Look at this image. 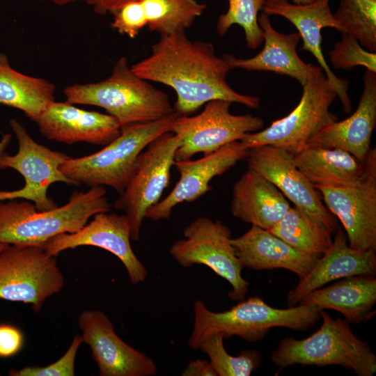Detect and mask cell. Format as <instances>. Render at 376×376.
I'll return each instance as SVG.
<instances>
[{
  "label": "cell",
  "instance_id": "8d00e7d4",
  "mask_svg": "<svg viewBox=\"0 0 376 376\" xmlns=\"http://www.w3.org/2000/svg\"><path fill=\"white\" fill-rule=\"evenodd\" d=\"M134 0H88L87 3L93 7L97 15H113L126 3Z\"/></svg>",
  "mask_w": 376,
  "mask_h": 376
},
{
  "label": "cell",
  "instance_id": "cb8c5ba5",
  "mask_svg": "<svg viewBox=\"0 0 376 376\" xmlns=\"http://www.w3.org/2000/svg\"><path fill=\"white\" fill-rule=\"evenodd\" d=\"M236 255L244 267L254 270L281 268L299 280L313 268L320 257L300 251L268 230L251 225L241 236L231 238Z\"/></svg>",
  "mask_w": 376,
  "mask_h": 376
},
{
  "label": "cell",
  "instance_id": "836d02e7",
  "mask_svg": "<svg viewBox=\"0 0 376 376\" xmlns=\"http://www.w3.org/2000/svg\"><path fill=\"white\" fill-rule=\"evenodd\" d=\"M81 336L76 334L66 352L56 361L47 366H26L20 370H10L13 376H74L75 359L81 344Z\"/></svg>",
  "mask_w": 376,
  "mask_h": 376
},
{
  "label": "cell",
  "instance_id": "d6a6232c",
  "mask_svg": "<svg viewBox=\"0 0 376 376\" xmlns=\"http://www.w3.org/2000/svg\"><path fill=\"white\" fill-rule=\"evenodd\" d=\"M329 61L336 69L352 70L357 66H363L376 72V54L366 50L347 33H343L341 40L330 51Z\"/></svg>",
  "mask_w": 376,
  "mask_h": 376
},
{
  "label": "cell",
  "instance_id": "2e32d148",
  "mask_svg": "<svg viewBox=\"0 0 376 376\" xmlns=\"http://www.w3.org/2000/svg\"><path fill=\"white\" fill-rule=\"evenodd\" d=\"M83 343L91 350L100 376H152L155 361L145 353L124 342L112 322L102 311L84 310L78 318Z\"/></svg>",
  "mask_w": 376,
  "mask_h": 376
},
{
  "label": "cell",
  "instance_id": "7402d4cb",
  "mask_svg": "<svg viewBox=\"0 0 376 376\" xmlns=\"http://www.w3.org/2000/svg\"><path fill=\"white\" fill-rule=\"evenodd\" d=\"M205 8L197 0H134L120 8L118 20L132 39L143 28L161 36L185 31Z\"/></svg>",
  "mask_w": 376,
  "mask_h": 376
},
{
  "label": "cell",
  "instance_id": "8fae6325",
  "mask_svg": "<svg viewBox=\"0 0 376 376\" xmlns=\"http://www.w3.org/2000/svg\"><path fill=\"white\" fill-rule=\"evenodd\" d=\"M180 139L169 132L152 141L138 157L134 170L114 208L125 212L131 240L140 238V230L148 210L160 201L167 187Z\"/></svg>",
  "mask_w": 376,
  "mask_h": 376
},
{
  "label": "cell",
  "instance_id": "f1b7e54d",
  "mask_svg": "<svg viewBox=\"0 0 376 376\" xmlns=\"http://www.w3.org/2000/svg\"><path fill=\"white\" fill-rule=\"evenodd\" d=\"M268 230L292 247L318 257L332 243V233L295 206H290L284 217Z\"/></svg>",
  "mask_w": 376,
  "mask_h": 376
},
{
  "label": "cell",
  "instance_id": "8992f818",
  "mask_svg": "<svg viewBox=\"0 0 376 376\" xmlns=\"http://www.w3.org/2000/svg\"><path fill=\"white\" fill-rule=\"evenodd\" d=\"M178 116L175 112L155 121L124 127L102 150L81 157H70L60 169L76 185L107 186L120 194L141 152L158 136L171 132Z\"/></svg>",
  "mask_w": 376,
  "mask_h": 376
},
{
  "label": "cell",
  "instance_id": "52a82bcc",
  "mask_svg": "<svg viewBox=\"0 0 376 376\" xmlns=\"http://www.w3.org/2000/svg\"><path fill=\"white\" fill-rule=\"evenodd\" d=\"M302 87L300 100L290 113L263 130L246 134L240 141L248 148L269 145L294 155L327 123L337 120L329 111L336 93L323 72L311 77Z\"/></svg>",
  "mask_w": 376,
  "mask_h": 376
},
{
  "label": "cell",
  "instance_id": "4fadbf2b",
  "mask_svg": "<svg viewBox=\"0 0 376 376\" xmlns=\"http://www.w3.org/2000/svg\"><path fill=\"white\" fill-rule=\"evenodd\" d=\"M359 180L346 186H317L329 212L341 222L349 245L376 251V149L363 160Z\"/></svg>",
  "mask_w": 376,
  "mask_h": 376
},
{
  "label": "cell",
  "instance_id": "60d3db41",
  "mask_svg": "<svg viewBox=\"0 0 376 376\" xmlns=\"http://www.w3.org/2000/svg\"><path fill=\"white\" fill-rule=\"evenodd\" d=\"M10 244L0 243V252L7 248Z\"/></svg>",
  "mask_w": 376,
  "mask_h": 376
},
{
  "label": "cell",
  "instance_id": "7c38bea8",
  "mask_svg": "<svg viewBox=\"0 0 376 376\" xmlns=\"http://www.w3.org/2000/svg\"><path fill=\"white\" fill-rule=\"evenodd\" d=\"M231 104L224 100H213L207 102L198 115H178L171 130L180 141L175 159H190L198 152L210 154L263 127L264 121L260 117L232 114Z\"/></svg>",
  "mask_w": 376,
  "mask_h": 376
},
{
  "label": "cell",
  "instance_id": "74e56055",
  "mask_svg": "<svg viewBox=\"0 0 376 376\" xmlns=\"http://www.w3.org/2000/svg\"><path fill=\"white\" fill-rule=\"evenodd\" d=\"M12 134L6 133L3 134L0 140V155L5 152L8 146H9L11 139Z\"/></svg>",
  "mask_w": 376,
  "mask_h": 376
},
{
  "label": "cell",
  "instance_id": "d4e9b609",
  "mask_svg": "<svg viewBox=\"0 0 376 376\" xmlns=\"http://www.w3.org/2000/svg\"><path fill=\"white\" fill-rule=\"evenodd\" d=\"M290 207L279 189L252 169H249L233 185L230 211L244 222L269 230Z\"/></svg>",
  "mask_w": 376,
  "mask_h": 376
},
{
  "label": "cell",
  "instance_id": "ab89813d",
  "mask_svg": "<svg viewBox=\"0 0 376 376\" xmlns=\"http://www.w3.org/2000/svg\"><path fill=\"white\" fill-rule=\"evenodd\" d=\"M316 1L318 0H292V3L295 4H308Z\"/></svg>",
  "mask_w": 376,
  "mask_h": 376
},
{
  "label": "cell",
  "instance_id": "ffe728a7",
  "mask_svg": "<svg viewBox=\"0 0 376 376\" xmlns=\"http://www.w3.org/2000/svg\"><path fill=\"white\" fill-rule=\"evenodd\" d=\"M258 24L263 31V49L249 58L222 54L231 69L272 72L295 79L301 86L311 77L323 72L320 66L306 63L299 56L297 47L301 37L298 32L286 34L277 31L272 26L269 15L263 11L258 16Z\"/></svg>",
  "mask_w": 376,
  "mask_h": 376
},
{
  "label": "cell",
  "instance_id": "3957f363",
  "mask_svg": "<svg viewBox=\"0 0 376 376\" xmlns=\"http://www.w3.org/2000/svg\"><path fill=\"white\" fill-rule=\"evenodd\" d=\"M111 207L103 186L75 191L67 203L50 210L39 211L29 201H1L0 243L40 246L59 234L77 232L95 214L109 212Z\"/></svg>",
  "mask_w": 376,
  "mask_h": 376
},
{
  "label": "cell",
  "instance_id": "e0dca14e",
  "mask_svg": "<svg viewBox=\"0 0 376 376\" xmlns=\"http://www.w3.org/2000/svg\"><path fill=\"white\" fill-rule=\"evenodd\" d=\"M248 150L240 141H236L196 160H175L173 166L180 173L178 182L166 197L148 210L146 218L167 219L177 205L193 202L203 196L211 190V180L244 159Z\"/></svg>",
  "mask_w": 376,
  "mask_h": 376
},
{
  "label": "cell",
  "instance_id": "5b68a950",
  "mask_svg": "<svg viewBox=\"0 0 376 376\" xmlns=\"http://www.w3.org/2000/svg\"><path fill=\"white\" fill-rule=\"evenodd\" d=\"M322 323L310 336L304 339L287 337L272 352L271 360L279 369L295 364L325 366L336 365L352 369L359 376L376 373V355L368 342L359 339L350 323L338 317L334 319L324 310Z\"/></svg>",
  "mask_w": 376,
  "mask_h": 376
},
{
  "label": "cell",
  "instance_id": "ac0fdd59",
  "mask_svg": "<svg viewBox=\"0 0 376 376\" xmlns=\"http://www.w3.org/2000/svg\"><path fill=\"white\" fill-rule=\"evenodd\" d=\"M330 0H318L308 4H295L288 0H266L263 12L268 15H280L290 22L297 29L303 42L301 50L310 52L333 84L345 113L352 110V102L347 93L348 82L338 78L331 70L322 49L321 30L329 27L342 33V29L334 17Z\"/></svg>",
  "mask_w": 376,
  "mask_h": 376
},
{
  "label": "cell",
  "instance_id": "277c9868",
  "mask_svg": "<svg viewBox=\"0 0 376 376\" xmlns=\"http://www.w3.org/2000/svg\"><path fill=\"white\" fill-rule=\"evenodd\" d=\"M194 324L188 345L194 350L210 336L224 338L237 336L248 342L262 340L273 327L307 330L321 318L320 309L299 304L281 309L267 304L258 297L238 301L230 309L214 312L197 299L194 304Z\"/></svg>",
  "mask_w": 376,
  "mask_h": 376
},
{
  "label": "cell",
  "instance_id": "f546056e",
  "mask_svg": "<svg viewBox=\"0 0 376 376\" xmlns=\"http://www.w3.org/2000/svg\"><path fill=\"white\" fill-rule=\"evenodd\" d=\"M342 33L356 38L370 52H376V0H340L334 14Z\"/></svg>",
  "mask_w": 376,
  "mask_h": 376
},
{
  "label": "cell",
  "instance_id": "4316f807",
  "mask_svg": "<svg viewBox=\"0 0 376 376\" xmlns=\"http://www.w3.org/2000/svg\"><path fill=\"white\" fill-rule=\"evenodd\" d=\"M293 161L314 187L352 185L364 170L363 161L345 150L308 143L293 155Z\"/></svg>",
  "mask_w": 376,
  "mask_h": 376
},
{
  "label": "cell",
  "instance_id": "1f68e13d",
  "mask_svg": "<svg viewBox=\"0 0 376 376\" xmlns=\"http://www.w3.org/2000/svg\"><path fill=\"white\" fill-rule=\"evenodd\" d=\"M224 338L215 334L205 339L198 350L210 359L217 376H249L260 366L262 356L258 350H243L237 356H232L226 350Z\"/></svg>",
  "mask_w": 376,
  "mask_h": 376
},
{
  "label": "cell",
  "instance_id": "5bb4252c",
  "mask_svg": "<svg viewBox=\"0 0 376 376\" xmlns=\"http://www.w3.org/2000/svg\"><path fill=\"white\" fill-rule=\"evenodd\" d=\"M248 167L274 185L294 206L315 219L331 233L337 227L333 214L322 201L318 190L298 169L293 155L269 145L249 148L245 158Z\"/></svg>",
  "mask_w": 376,
  "mask_h": 376
},
{
  "label": "cell",
  "instance_id": "d6986e66",
  "mask_svg": "<svg viewBox=\"0 0 376 376\" xmlns=\"http://www.w3.org/2000/svg\"><path fill=\"white\" fill-rule=\"evenodd\" d=\"M35 122L47 139L68 145L84 142L106 146L121 131L117 120L109 114L82 109L67 101L52 102Z\"/></svg>",
  "mask_w": 376,
  "mask_h": 376
},
{
  "label": "cell",
  "instance_id": "7a4b0ae2",
  "mask_svg": "<svg viewBox=\"0 0 376 376\" xmlns=\"http://www.w3.org/2000/svg\"><path fill=\"white\" fill-rule=\"evenodd\" d=\"M63 93L71 104L104 109L117 120L121 129L155 121L175 113L168 95L137 76L124 56L118 58L107 79L72 84Z\"/></svg>",
  "mask_w": 376,
  "mask_h": 376
},
{
  "label": "cell",
  "instance_id": "484cf974",
  "mask_svg": "<svg viewBox=\"0 0 376 376\" xmlns=\"http://www.w3.org/2000/svg\"><path fill=\"white\" fill-rule=\"evenodd\" d=\"M376 279L373 275H356L340 279L325 288L316 289L299 301L322 310L333 309L351 324L366 322L375 313Z\"/></svg>",
  "mask_w": 376,
  "mask_h": 376
},
{
  "label": "cell",
  "instance_id": "9c48e42d",
  "mask_svg": "<svg viewBox=\"0 0 376 376\" xmlns=\"http://www.w3.org/2000/svg\"><path fill=\"white\" fill-rule=\"evenodd\" d=\"M9 124L17 141L18 150L13 155L5 152L0 155V169L17 171L24 178V185L13 191L0 190V201L25 199L33 203L39 211L57 207L48 196L47 191L50 185L56 182L76 185L60 169L70 157L37 143L16 119H10Z\"/></svg>",
  "mask_w": 376,
  "mask_h": 376
},
{
  "label": "cell",
  "instance_id": "6da1fadb",
  "mask_svg": "<svg viewBox=\"0 0 376 376\" xmlns=\"http://www.w3.org/2000/svg\"><path fill=\"white\" fill-rule=\"evenodd\" d=\"M141 78L172 88L176 94L173 109L180 116H191L213 100L260 107L258 97L237 93L228 84L231 70L211 42L191 40L185 31L161 36L150 55L131 65Z\"/></svg>",
  "mask_w": 376,
  "mask_h": 376
},
{
  "label": "cell",
  "instance_id": "4dcf8cb0",
  "mask_svg": "<svg viewBox=\"0 0 376 376\" xmlns=\"http://www.w3.org/2000/svg\"><path fill=\"white\" fill-rule=\"evenodd\" d=\"M266 0H228L226 12L218 17L217 34L222 37L233 25L241 26L250 49H256L263 42V31L258 24V13Z\"/></svg>",
  "mask_w": 376,
  "mask_h": 376
},
{
  "label": "cell",
  "instance_id": "f35d334b",
  "mask_svg": "<svg viewBox=\"0 0 376 376\" xmlns=\"http://www.w3.org/2000/svg\"><path fill=\"white\" fill-rule=\"evenodd\" d=\"M37 1H47L58 6H65V5H68V4L75 3V2H79V1H84L87 3L88 0H37Z\"/></svg>",
  "mask_w": 376,
  "mask_h": 376
},
{
  "label": "cell",
  "instance_id": "e575fe53",
  "mask_svg": "<svg viewBox=\"0 0 376 376\" xmlns=\"http://www.w3.org/2000/svg\"><path fill=\"white\" fill-rule=\"evenodd\" d=\"M23 333L9 324H0V357L8 358L17 354L24 345Z\"/></svg>",
  "mask_w": 376,
  "mask_h": 376
},
{
  "label": "cell",
  "instance_id": "30bf717a",
  "mask_svg": "<svg viewBox=\"0 0 376 376\" xmlns=\"http://www.w3.org/2000/svg\"><path fill=\"white\" fill-rule=\"evenodd\" d=\"M56 256L39 246L10 244L0 252V299L31 305L38 313L64 286Z\"/></svg>",
  "mask_w": 376,
  "mask_h": 376
},
{
  "label": "cell",
  "instance_id": "83f0119b",
  "mask_svg": "<svg viewBox=\"0 0 376 376\" xmlns=\"http://www.w3.org/2000/svg\"><path fill=\"white\" fill-rule=\"evenodd\" d=\"M56 88L49 80L15 70L0 52V105L22 111L34 121L55 100Z\"/></svg>",
  "mask_w": 376,
  "mask_h": 376
},
{
  "label": "cell",
  "instance_id": "603a6c76",
  "mask_svg": "<svg viewBox=\"0 0 376 376\" xmlns=\"http://www.w3.org/2000/svg\"><path fill=\"white\" fill-rule=\"evenodd\" d=\"M363 79V89L354 112L343 120L327 123L307 143L339 148L364 160L376 125V72L366 70Z\"/></svg>",
  "mask_w": 376,
  "mask_h": 376
},
{
  "label": "cell",
  "instance_id": "9a60e30c",
  "mask_svg": "<svg viewBox=\"0 0 376 376\" xmlns=\"http://www.w3.org/2000/svg\"><path fill=\"white\" fill-rule=\"evenodd\" d=\"M81 228L72 233L56 235L39 246L54 256L81 246L103 249L116 256L123 264L131 283L143 282L148 272L131 246V231L125 214L100 212Z\"/></svg>",
  "mask_w": 376,
  "mask_h": 376
},
{
  "label": "cell",
  "instance_id": "ba28073f",
  "mask_svg": "<svg viewBox=\"0 0 376 376\" xmlns=\"http://www.w3.org/2000/svg\"><path fill=\"white\" fill-rule=\"evenodd\" d=\"M184 239L175 242L171 256L183 267L204 265L226 279L232 290L228 297L233 301L245 299L249 283L242 276L244 268L231 244L229 228L219 221L199 217L183 230Z\"/></svg>",
  "mask_w": 376,
  "mask_h": 376
},
{
  "label": "cell",
  "instance_id": "44dd1931",
  "mask_svg": "<svg viewBox=\"0 0 376 376\" xmlns=\"http://www.w3.org/2000/svg\"><path fill=\"white\" fill-rule=\"evenodd\" d=\"M375 273V251L352 248L345 233L338 228L328 250L318 258L310 272L288 292L287 304L289 307L296 306L308 294L332 281L356 275L374 276Z\"/></svg>",
  "mask_w": 376,
  "mask_h": 376
},
{
  "label": "cell",
  "instance_id": "d590c367",
  "mask_svg": "<svg viewBox=\"0 0 376 376\" xmlns=\"http://www.w3.org/2000/svg\"><path fill=\"white\" fill-rule=\"evenodd\" d=\"M182 376H217L211 363L205 359L189 362L181 373Z\"/></svg>",
  "mask_w": 376,
  "mask_h": 376
}]
</instances>
